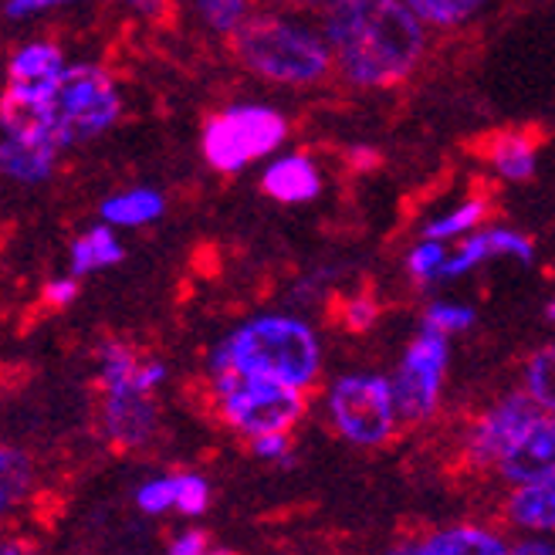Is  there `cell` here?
I'll use <instances>...</instances> for the list:
<instances>
[{"label": "cell", "mask_w": 555, "mask_h": 555, "mask_svg": "<svg viewBox=\"0 0 555 555\" xmlns=\"http://www.w3.org/2000/svg\"><path fill=\"white\" fill-rule=\"evenodd\" d=\"M488 166L505 183H525L535 177L539 166V146L525 132H502L488 143Z\"/></svg>", "instance_id": "20"}, {"label": "cell", "mask_w": 555, "mask_h": 555, "mask_svg": "<svg viewBox=\"0 0 555 555\" xmlns=\"http://www.w3.org/2000/svg\"><path fill=\"white\" fill-rule=\"evenodd\" d=\"M505 518L521 532H555V478L512 488L505 498Z\"/></svg>", "instance_id": "17"}, {"label": "cell", "mask_w": 555, "mask_h": 555, "mask_svg": "<svg viewBox=\"0 0 555 555\" xmlns=\"http://www.w3.org/2000/svg\"><path fill=\"white\" fill-rule=\"evenodd\" d=\"M119 4H126L129 11L143 14V17H159L166 11V0H119Z\"/></svg>", "instance_id": "36"}, {"label": "cell", "mask_w": 555, "mask_h": 555, "mask_svg": "<svg viewBox=\"0 0 555 555\" xmlns=\"http://www.w3.org/2000/svg\"><path fill=\"white\" fill-rule=\"evenodd\" d=\"M122 116V92L116 78L102 65L78 62L59 81L51 105L41 113L51 135L59 139L62 150L86 146L102 132H108Z\"/></svg>", "instance_id": "4"}, {"label": "cell", "mask_w": 555, "mask_h": 555, "mask_svg": "<svg viewBox=\"0 0 555 555\" xmlns=\"http://www.w3.org/2000/svg\"><path fill=\"white\" fill-rule=\"evenodd\" d=\"M75 298H78V278L72 271L51 278V282H44V288H41V301L48 309H68Z\"/></svg>", "instance_id": "32"}, {"label": "cell", "mask_w": 555, "mask_h": 555, "mask_svg": "<svg viewBox=\"0 0 555 555\" xmlns=\"http://www.w3.org/2000/svg\"><path fill=\"white\" fill-rule=\"evenodd\" d=\"M525 393L545 413H555V343L529 356V363H525Z\"/></svg>", "instance_id": "24"}, {"label": "cell", "mask_w": 555, "mask_h": 555, "mask_svg": "<svg viewBox=\"0 0 555 555\" xmlns=\"http://www.w3.org/2000/svg\"><path fill=\"white\" fill-rule=\"evenodd\" d=\"M210 548L214 545H210L204 529H183V532H177L170 542H166L163 555H207Z\"/></svg>", "instance_id": "34"}, {"label": "cell", "mask_w": 555, "mask_h": 555, "mask_svg": "<svg viewBox=\"0 0 555 555\" xmlns=\"http://www.w3.org/2000/svg\"><path fill=\"white\" fill-rule=\"evenodd\" d=\"M485 217H488V201L485 197H467V201L454 204L451 210L430 217L427 224H424V234L421 237L443 241V244H457L467 234L481 231V220Z\"/></svg>", "instance_id": "21"}, {"label": "cell", "mask_w": 555, "mask_h": 555, "mask_svg": "<svg viewBox=\"0 0 555 555\" xmlns=\"http://www.w3.org/2000/svg\"><path fill=\"white\" fill-rule=\"evenodd\" d=\"M448 363H451V339L443 332L421 325V332L403 349L397 373L390 376L403 424H427L437 416L443 379H448Z\"/></svg>", "instance_id": "8"}, {"label": "cell", "mask_w": 555, "mask_h": 555, "mask_svg": "<svg viewBox=\"0 0 555 555\" xmlns=\"http://www.w3.org/2000/svg\"><path fill=\"white\" fill-rule=\"evenodd\" d=\"M406 4L427 27L451 31V27H461L470 17H478L491 0H406Z\"/></svg>", "instance_id": "23"}, {"label": "cell", "mask_w": 555, "mask_h": 555, "mask_svg": "<svg viewBox=\"0 0 555 555\" xmlns=\"http://www.w3.org/2000/svg\"><path fill=\"white\" fill-rule=\"evenodd\" d=\"M135 508L143 515H166L177 512V494H173V475H159L153 481H143L132 494Z\"/></svg>", "instance_id": "29"}, {"label": "cell", "mask_w": 555, "mask_h": 555, "mask_svg": "<svg viewBox=\"0 0 555 555\" xmlns=\"http://www.w3.org/2000/svg\"><path fill=\"white\" fill-rule=\"evenodd\" d=\"M166 210L163 193L153 186H132L122 193H113L108 201L99 204V220L116 231H132V228H146L153 220H159Z\"/></svg>", "instance_id": "18"}, {"label": "cell", "mask_w": 555, "mask_h": 555, "mask_svg": "<svg viewBox=\"0 0 555 555\" xmlns=\"http://www.w3.org/2000/svg\"><path fill=\"white\" fill-rule=\"evenodd\" d=\"M193 4H197V14L210 31L228 38H234L251 21V0H193Z\"/></svg>", "instance_id": "26"}, {"label": "cell", "mask_w": 555, "mask_h": 555, "mask_svg": "<svg viewBox=\"0 0 555 555\" xmlns=\"http://www.w3.org/2000/svg\"><path fill=\"white\" fill-rule=\"evenodd\" d=\"M494 470L512 488L552 481L555 478V413H542L535 427L515 443Z\"/></svg>", "instance_id": "14"}, {"label": "cell", "mask_w": 555, "mask_h": 555, "mask_svg": "<svg viewBox=\"0 0 555 555\" xmlns=\"http://www.w3.org/2000/svg\"><path fill=\"white\" fill-rule=\"evenodd\" d=\"M159 410L153 393L143 390H102L99 400V434L113 443L116 451H143L156 437Z\"/></svg>", "instance_id": "12"}, {"label": "cell", "mask_w": 555, "mask_h": 555, "mask_svg": "<svg viewBox=\"0 0 555 555\" xmlns=\"http://www.w3.org/2000/svg\"><path fill=\"white\" fill-rule=\"evenodd\" d=\"M207 373H237L295 386L309 393L322 373L319 332L288 312H264L241 322L207 356Z\"/></svg>", "instance_id": "2"}, {"label": "cell", "mask_w": 555, "mask_h": 555, "mask_svg": "<svg viewBox=\"0 0 555 555\" xmlns=\"http://www.w3.org/2000/svg\"><path fill=\"white\" fill-rule=\"evenodd\" d=\"M0 555H38V548L27 539H8L4 548H0Z\"/></svg>", "instance_id": "37"}, {"label": "cell", "mask_w": 555, "mask_h": 555, "mask_svg": "<svg viewBox=\"0 0 555 555\" xmlns=\"http://www.w3.org/2000/svg\"><path fill=\"white\" fill-rule=\"evenodd\" d=\"M288 139V119L271 105L237 102L214 113L201 132V153L210 170L241 173L251 163L274 156Z\"/></svg>", "instance_id": "6"}, {"label": "cell", "mask_w": 555, "mask_h": 555, "mask_svg": "<svg viewBox=\"0 0 555 555\" xmlns=\"http://www.w3.org/2000/svg\"><path fill=\"white\" fill-rule=\"evenodd\" d=\"M0 129H4V139H0V166H4V177L24 186L44 183L54 173V163H59V153H62L59 139L51 135L44 119L35 113L4 108V113H0Z\"/></svg>", "instance_id": "10"}, {"label": "cell", "mask_w": 555, "mask_h": 555, "mask_svg": "<svg viewBox=\"0 0 555 555\" xmlns=\"http://www.w3.org/2000/svg\"><path fill=\"white\" fill-rule=\"evenodd\" d=\"M376 319H379V305L366 292H356V295L339 301V322L349 332H370L376 325Z\"/></svg>", "instance_id": "30"}, {"label": "cell", "mask_w": 555, "mask_h": 555, "mask_svg": "<svg viewBox=\"0 0 555 555\" xmlns=\"http://www.w3.org/2000/svg\"><path fill=\"white\" fill-rule=\"evenodd\" d=\"M247 451H251L258 461H268V464H292V434H261L255 440H247Z\"/></svg>", "instance_id": "31"}, {"label": "cell", "mask_w": 555, "mask_h": 555, "mask_svg": "<svg viewBox=\"0 0 555 555\" xmlns=\"http://www.w3.org/2000/svg\"><path fill=\"white\" fill-rule=\"evenodd\" d=\"M126 258L122 251V241L116 237V228L108 224H95L89 231H81L72 247H68V271L75 278H86V274H95V271H105L113 268Z\"/></svg>", "instance_id": "19"}, {"label": "cell", "mask_w": 555, "mask_h": 555, "mask_svg": "<svg viewBox=\"0 0 555 555\" xmlns=\"http://www.w3.org/2000/svg\"><path fill=\"white\" fill-rule=\"evenodd\" d=\"M383 555H413V542H397V545H390Z\"/></svg>", "instance_id": "39"}, {"label": "cell", "mask_w": 555, "mask_h": 555, "mask_svg": "<svg viewBox=\"0 0 555 555\" xmlns=\"http://www.w3.org/2000/svg\"><path fill=\"white\" fill-rule=\"evenodd\" d=\"M328 424L356 448H386L400 430L393 379L379 373H346L325 390Z\"/></svg>", "instance_id": "7"}, {"label": "cell", "mask_w": 555, "mask_h": 555, "mask_svg": "<svg viewBox=\"0 0 555 555\" xmlns=\"http://www.w3.org/2000/svg\"><path fill=\"white\" fill-rule=\"evenodd\" d=\"M545 410L525 393H508L494 400L475 424L467 427L464 437V457L470 467H498L515 443L535 427V421Z\"/></svg>", "instance_id": "9"}, {"label": "cell", "mask_w": 555, "mask_h": 555, "mask_svg": "<svg viewBox=\"0 0 555 555\" xmlns=\"http://www.w3.org/2000/svg\"><path fill=\"white\" fill-rule=\"evenodd\" d=\"M210 400L220 424L244 440H255L261 434H292L309 410L305 390L237 373L210 376Z\"/></svg>", "instance_id": "5"}, {"label": "cell", "mask_w": 555, "mask_h": 555, "mask_svg": "<svg viewBox=\"0 0 555 555\" xmlns=\"http://www.w3.org/2000/svg\"><path fill=\"white\" fill-rule=\"evenodd\" d=\"M231 48L247 72L285 89H315L336 72V54L322 27L292 14H251Z\"/></svg>", "instance_id": "3"}, {"label": "cell", "mask_w": 555, "mask_h": 555, "mask_svg": "<svg viewBox=\"0 0 555 555\" xmlns=\"http://www.w3.org/2000/svg\"><path fill=\"white\" fill-rule=\"evenodd\" d=\"M545 319H548V322L555 325V298H552V301L545 305Z\"/></svg>", "instance_id": "40"}, {"label": "cell", "mask_w": 555, "mask_h": 555, "mask_svg": "<svg viewBox=\"0 0 555 555\" xmlns=\"http://www.w3.org/2000/svg\"><path fill=\"white\" fill-rule=\"evenodd\" d=\"M494 258H512V261L529 264L535 258V244L512 228H481L451 247L448 268H443V282H454V278L478 271L481 264H488Z\"/></svg>", "instance_id": "13"}, {"label": "cell", "mask_w": 555, "mask_h": 555, "mask_svg": "<svg viewBox=\"0 0 555 555\" xmlns=\"http://www.w3.org/2000/svg\"><path fill=\"white\" fill-rule=\"evenodd\" d=\"M68 72L65 51L54 41H27L14 48L8 62V89H4V108L14 113H35L41 116L51 105L59 81Z\"/></svg>", "instance_id": "11"}, {"label": "cell", "mask_w": 555, "mask_h": 555, "mask_svg": "<svg viewBox=\"0 0 555 555\" xmlns=\"http://www.w3.org/2000/svg\"><path fill=\"white\" fill-rule=\"evenodd\" d=\"M285 4H292V8H328L332 0H285Z\"/></svg>", "instance_id": "38"}, {"label": "cell", "mask_w": 555, "mask_h": 555, "mask_svg": "<svg viewBox=\"0 0 555 555\" xmlns=\"http://www.w3.org/2000/svg\"><path fill=\"white\" fill-rule=\"evenodd\" d=\"M207 555H234V552H231V548H217V545H214V548H210Z\"/></svg>", "instance_id": "41"}, {"label": "cell", "mask_w": 555, "mask_h": 555, "mask_svg": "<svg viewBox=\"0 0 555 555\" xmlns=\"http://www.w3.org/2000/svg\"><path fill=\"white\" fill-rule=\"evenodd\" d=\"M72 4H78V0H4V14H8V21H27V17L72 8Z\"/></svg>", "instance_id": "33"}, {"label": "cell", "mask_w": 555, "mask_h": 555, "mask_svg": "<svg viewBox=\"0 0 555 555\" xmlns=\"http://www.w3.org/2000/svg\"><path fill=\"white\" fill-rule=\"evenodd\" d=\"M508 555H555V542L545 535H529L508 545Z\"/></svg>", "instance_id": "35"}, {"label": "cell", "mask_w": 555, "mask_h": 555, "mask_svg": "<svg viewBox=\"0 0 555 555\" xmlns=\"http://www.w3.org/2000/svg\"><path fill=\"white\" fill-rule=\"evenodd\" d=\"M173 494H177V515L201 518L210 508V481L201 470H173Z\"/></svg>", "instance_id": "27"}, {"label": "cell", "mask_w": 555, "mask_h": 555, "mask_svg": "<svg viewBox=\"0 0 555 555\" xmlns=\"http://www.w3.org/2000/svg\"><path fill=\"white\" fill-rule=\"evenodd\" d=\"M261 190L274 204H285V207L312 204L322 193V170H319V163L305 153L271 156V163L261 173Z\"/></svg>", "instance_id": "15"}, {"label": "cell", "mask_w": 555, "mask_h": 555, "mask_svg": "<svg viewBox=\"0 0 555 555\" xmlns=\"http://www.w3.org/2000/svg\"><path fill=\"white\" fill-rule=\"evenodd\" d=\"M508 545L512 542H505V535H498L488 525L461 521L413 542V555H508Z\"/></svg>", "instance_id": "16"}, {"label": "cell", "mask_w": 555, "mask_h": 555, "mask_svg": "<svg viewBox=\"0 0 555 555\" xmlns=\"http://www.w3.org/2000/svg\"><path fill=\"white\" fill-rule=\"evenodd\" d=\"M319 27L339 78L363 92L403 86L427 54V24L406 0H332Z\"/></svg>", "instance_id": "1"}, {"label": "cell", "mask_w": 555, "mask_h": 555, "mask_svg": "<svg viewBox=\"0 0 555 555\" xmlns=\"http://www.w3.org/2000/svg\"><path fill=\"white\" fill-rule=\"evenodd\" d=\"M478 322V312L470 309V305L464 301H430L424 309V322L427 328L434 332H443V336H461V332H467L470 325Z\"/></svg>", "instance_id": "28"}, {"label": "cell", "mask_w": 555, "mask_h": 555, "mask_svg": "<svg viewBox=\"0 0 555 555\" xmlns=\"http://www.w3.org/2000/svg\"><path fill=\"white\" fill-rule=\"evenodd\" d=\"M35 491V461L27 457V451L21 448H8L0 451V505L4 512L21 508Z\"/></svg>", "instance_id": "22"}, {"label": "cell", "mask_w": 555, "mask_h": 555, "mask_svg": "<svg viewBox=\"0 0 555 555\" xmlns=\"http://www.w3.org/2000/svg\"><path fill=\"white\" fill-rule=\"evenodd\" d=\"M448 255L451 247L443 241H430L421 237L410 251H406V274L413 278L416 285H437L443 282V268H448Z\"/></svg>", "instance_id": "25"}]
</instances>
